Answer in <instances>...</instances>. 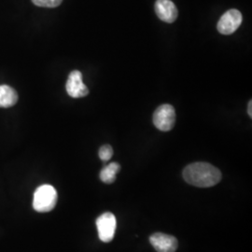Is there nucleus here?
Returning a JSON list of instances; mask_svg holds the SVG:
<instances>
[{"instance_id": "1", "label": "nucleus", "mask_w": 252, "mask_h": 252, "mask_svg": "<svg viewBox=\"0 0 252 252\" xmlns=\"http://www.w3.org/2000/svg\"><path fill=\"white\" fill-rule=\"evenodd\" d=\"M183 178L192 186L209 188L215 186L221 180V173L210 163L193 162L184 168Z\"/></svg>"}, {"instance_id": "2", "label": "nucleus", "mask_w": 252, "mask_h": 252, "mask_svg": "<svg viewBox=\"0 0 252 252\" xmlns=\"http://www.w3.org/2000/svg\"><path fill=\"white\" fill-rule=\"evenodd\" d=\"M57 197V191L52 185H41L34 193L33 207L37 212H49L56 206Z\"/></svg>"}, {"instance_id": "3", "label": "nucleus", "mask_w": 252, "mask_h": 252, "mask_svg": "<svg viewBox=\"0 0 252 252\" xmlns=\"http://www.w3.org/2000/svg\"><path fill=\"white\" fill-rule=\"evenodd\" d=\"M153 125L162 132H168L175 126L176 112L171 105L164 104L157 108L153 114Z\"/></svg>"}, {"instance_id": "4", "label": "nucleus", "mask_w": 252, "mask_h": 252, "mask_svg": "<svg viewBox=\"0 0 252 252\" xmlns=\"http://www.w3.org/2000/svg\"><path fill=\"white\" fill-rule=\"evenodd\" d=\"M242 14L237 9H229L220 17L217 25L218 31L222 35H231L241 26Z\"/></svg>"}, {"instance_id": "5", "label": "nucleus", "mask_w": 252, "mask_h": 252, "mask_svg": "<svg viewBox=\"0 0 252 252\" xmlns=\"http://www.w3.org/2000/svg\"><path fill=\"white\" fill-rule=\"evenodd\" d=\"M116 217L110 212L103 213L96 220L98 236L102 242L108 243L112 241L116 232Z\"/></svg>"}, {"instance_id": "6", "label": "nucleus", "mask_w": 252, "mask_h": 252, "mask_svg": "<svg viewBox=\"0 0 252 252\" xmlns=\"http://www.w3.org/2000/svg\"><path fill=\"white\" fill-rule=\"evenodd\" d=\"M65 89L69 96L73 98L84 97L89 94V90L82 81V74L79 70H73L66 81Z\"/></svg>"}, {"instance_id": "7", "label": "nucleus", "mask_w": 252, "mask_h": 252, "mask_svg": "<svg viewBox=\"0 0 252 252\" xmlns=\"http://www.w3.org/2000/svg\"><path fill=\"white\" fill-rule=\"evenodd\" d=\"M150 241L157 252H175L179 246L175 236L162 233L153 234L150 237Z\"/></svg>"}, {"instance_id": "8", "label": "nucleus", "mask_w": 252, "mask_h": 252, "mask_svg": "<svg viewBox=\"0 0 252 252\" xmlns=\"http://www.w3.org/2000/svg\"><path fill=\"white\" fill-rule=\"evenodd\" d=\"M155 12L158 18L165 23L171 24L178 18V9L171 0H157L155 3Z\"/></svg>"}, {"instance_id": "9", "label": "nucleus", "mask_w": 252, "mask_h": 252, "mask_svg": "<svg viewBox=\"0 0 252 252\" xmlns=\"http://www.w3.org/2000/svg\"><path fill=\"white\" fill-rule=\"evenodd\" d=\"M18 101L17 92L9 85H0V108H10Z\"/></svg>"}, {"instance_id": "10", "label": "nucleus", "mask_w": 252, "mask_h": 252, "mask_svg": "<svg viewBox=\"0 0 252 252\" xmlns=\"http://www.w3.org/2000/svg\"><path fill=\"white\" fill-rule=\"evenodd\" d=\"M121 169V165L118 162H110L100 172V180L106 184H111L116 180V175Z\"/></svg>"}, {"instance_id": "11", "label": "nucleus", "mask_w": 252, "mask_h": 252, "mask_svg": "<svg viewBox=\"0 0 252 252\" xmlns=\"http://www.w3.org/2000/svg\"><path fill=\"white\" fill-rule=\"evenodd\" d=\"M99 158L103 162H107L108 160H110V158L113 155V149L110 145H104L100 148Z\"/></svg>"}, {"instance_id": "12", "label": "nucleus", "mask_w": 252, "mask_h": 252, "mask_svg": "<svg viewBox=\"0 0 252 252\" xmlns=\"http://www.w3.org/2000/svg\"><path fill=\"white\" fill-rule=\"evenodd\" d=\"M63 0H32V2L37 7L43 8H55L58 7Z\"/></svg>"}, {"instance_id": "13", "label": "nucleus", "mask_w": 252, "mask_h": 252, "mask_svg": "<svg viewBox=\"0 0 252 252\" xmlns=\"http://www.w3.org/2000/svg\"><path fill=\"white\" fill-rule=\"evenodd\" d=\"M252 101L251 100V101L249 102V106H248V113H249V115H250V117L251 118H252Z\"/></svg>"}]
</instances>
